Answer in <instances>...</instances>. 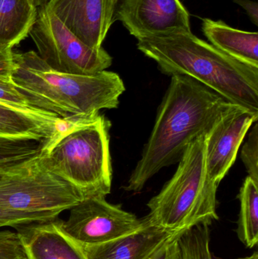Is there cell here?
<instances>
[{"label":"cell","instance_id":"obj_1","mask_svg":"<svg viewBox=\"0 0 258 259\" xmlns=\"http://www.w3.org/2000/svg\"><path fill=\"white\" fill-rule=\"evenodd\" d=\"M230 104L192 77L172 76L126 191H142L162 169L178 163L188 146L205 134Z\"/></svg>","mask_w":258,"mask_h":259},{"label":"cell","instance_id":"obj_2","mask_svg":"<svg viewBox=\"0 0 258 259\" xmlns=\"http://www.w3.org/2000/svg\"><path fill=\"white\" fill-rule=\"evenodd\" d=\"M137 49L164 74L187 76L227 101L258 113V68L242 63L192 32L137 39Z\"/></svg>","mask_w":258,"mask_h":259},{"label":"cell","instance_id":"obj_3","mask_svg":"<svg viewBox=\"0 0 258 259\" xmlns=\"http://www.w3.org/2000/svg\"><path fill=\"white\" fill-rule=\"evenodd\" d=\"M12 81L30 107L64 120L89 118L101 109H117L126 88L119 74L103 71L91 75L59 72L37 53H15Z\"/></svg>","mask_w":258,"mask_h":259},{"label":"cell","instance_id":"obj_4","mask_svg":"<svg viewBox=\"0 0 258 259\" xmlns=\"http://www.w3.org/2000/svg\"><path fill=\"white\" fill-rule=\"evenodd\" d=\"M112 124L105 115L64 120L39 155L56 175L79 190L85 199L106 197L112 190Z\"/></svg>","mask_w":258,"mask_h":259},{"label":"cell","instance_id":"obj_5","mask_svg":"<svg viewBox=\"0 0 258 259\" xmlns=\"http://www.w3.org/2000/svg\"><path fill=\"white\" fill-rule=\"evenodd\" d=\"M205 134L186 148L174 176L148 201L145 219L159 229L180 234L201 224L218 220V186L208 173Z\"/></svg>","mask_w":258,"mask_h":259},{"label":"cell","instance_id":"obj_6","mask_svg":"<svg viewBox=\"0 0 258 259\" xmlns=\"http://www.w3.org/2000/svg\"><path fill=\"white\" fill-rule=\"evenodd\" d=\"M83 199L77 189L45 164L39 152L0 175L2 209L59 216Z\"/></svg>","mask_w":258,"mask_h":259},{"label":"cell","instance_id":"obj_7","mask_svg":"<svg viewBox=\"0 0 258 259\" xmlns=\"http://www.w3.org/2000/svg\"><path fill=\"white\" fill-rule=\"evenodd\" d=\"M29 36L39 57L55 71L91 75L112 65L113 59L102 47L93 49L85 44L45 5L37 7Z\"/></svg>","mask_w":258,"mask_h":259},{"label":"cell","instance_id":"obj_8","mask_svg":"<svg viewBox=\"0 0 258 259\" xmlns=\"http://www.w3.org/2000/svg\"><path fill=\"white\" fill-rule=\"evenodd\" d=\"M66 221L57 219L59 228L80 246L102 244L139 230L145 219H138L106 197L83 199L69 210Z\"/></svg>","mask_w":258,"mask_h":259},{"label":"cell","instance_id":"obj_9","mask_svg":"<svg viewBox=\"0 0 258 259\" xmlns=\"http://www.w3.org/2000/svg\"><path fill=\"white\" fill-rule=\"evenodd\" d=\"M120 21L136 39L177 32H192L189 14L180 0H118Z\"/></svg>","mask_w":258,"mask_h":259},{"label":"cell","instance_id":"obj_10","mask_svg":"<svg viewBox=\"0 0 258 259\" xmlns=\"http://www.w3.org/2000/svg\"><path fill=\"white\" fill-rule=\"evenodd\" d=\"M257 120L258 113L231 103L206 133L208 173L218 185L234 164L248 130Z\"/></svg>","mask_w":258,"mask_h":259},{"label":"cell","instance_id":"obj_11","mask_svg":"<svg viewBox=\"0 0 258 259\" xmlns=\"http://www.w3.org/2000/svg\"><path fill=\"white\" fill-rule=\"evenodd\" d=\"M45 6L91 48L102 47L115 23V0H47Z\"/></svg>","mask_w":258,"mask_h":259},{"label":"cell","instance_id":"obj_12","mask_svg":"<svg viewBox=\"0 0 258 259\" xmlns=\"http://www.w3.org/2000/svg\"><path fill=\"white\" fill-rule=\"evenodd\" d=\"M58 219L15 229L21 237L27 259H87L83 246L59 228Z\"/></svg>","mask_w":258,"mask_h":259},{"label":"cell","instance_id":"obj_13","mask_svg":"<svg viewBox=\"0 0 258 259\" xmlns=\"http://www.w3.org/2000/svg\"><path fill=\"white\" fill-rule=\"evenodd\" d=\"M144 219L145 225L135 232L102 244L84 246L86 258L149 259L167 240L178 234L159 229Z\"/></svg>","mask_w":258,"mask_h":259},{"label":"cell","instance_id":"obj_14","mask_svg":"<svg viewBox=\"0 0 258 259\" xmlns=\"http://www.w3.org/2000/svg\"><path fill=\"white\" fill-rule=\"evenodd\" d=\"M62 119L40 109L0 104V137L43 140L57 131Z\"/></svg>","mask_w":258,"mask_h":259},{"label":"cell","instance_id":"obj_15","mask_svg":"<svg viewBox=\"0 0 258 259\" xmlns=\"http://www.w3.org/2000/svg\"><path fill=\"white\" fill-rule=\"evenodd\" d=\"M202 30L211 44L230 57L258 68V33L233 28L222 21L204 18Z\"/></svg>","mask_w":258,"mask_h":259},{"label":"cell","instance_id":"obj_16","mask_svg":"<svg viewBox=\"0 0 258 259\" xmlns=\"http://www.w3.org/2000/svg\"><path fill=\"white\" fill-rule=\"evenodd\" d=\"M36 14L32 0H0V44L13 48L24 40Z\"/></svg>","mask_w":258,"mask_h":259},{"label":"cell","instance_id":"obj_17","mask_svg":"<svg viewBox=\"0 0 258 259\" xmlns=\"http://www.w3.org/2000/svg\"><path fill=\"white\" fill-rule=\"evenodd\" d=\"M240 211L238 219L237 235L248 249L258 243V184L247 177L238 195Z\"/></svg>","mask_w":258,"mask_h":259},{"label":"cell","instance_id":"obj_18","mask_svg":"<svg viewBox=\"0 0 258 259\" xmlns=\"http://www.w3.org/2000/svg\"><path fill=\"white\" fill-rule=\"evenodd\" d=\"M210 225L201 224L180 234V259H213L210 246Z\"/></svg>","mask_w":258,"mask_h":259},{"label":"cell","instance_id":"obj_19","mask_svg":"<svg viewBox=\"0 0 258 259\" xmlns=\"http://www.w3.org/2000/svg\"><path fill=\"white\" fill-rule=\"evenodd\" d=\"M40 140L0 137V166H10L33 156L40 150Z\"/></svg>","mask_w":258,"mask_h":259},{"label":"cell","instance_id":"obj_20","mask_svg":"<svg viewBox=\"0 0 258 259\" xmlns=\"http://www.w3.org/2000/svg\"><path fill=\"white\" fill-rule=\"evenodd\" d=\"M58 218L59 215L56 214L19 212L0 208V228L9 227L17 229L24 225L49 222Z\"/></svg>","mask_w":258,"mask_h":259},{"label":"cell","instance_id":"obj_21","mask_svg":"<svg viewBox=\"0 0 258 259\" xmlns=\"http://www.w3.org/2000/svg\"><path fill=\"white\" fill-rule=\"evenodd\" d=\"M241 158L249 177L258 184V124L254 126L241 151Z\"/></svg>","mask_w":258,"mask_h":259},{"label":"cell","instance_id":"obj_22","mask_svg":"<svg viewBox=\"0 0 258 259\" xmlns=\"http://www.w3.org/2000/svg\"><path fill=\"white\" fill-rule=\"evenodd\" d=\"M0 259H27L17 231L0 230Z\"/></svg>","mask_w":258,"mask_h":259},{"label":"cell","instance_id":"obj_23","mask_svg":"<svg viewBox=\"0 0 258 259\" xmlns=\"http://www.w3.org/2000/svg\"><path fill=\"white\" fill-rule=\"evenodd\" d=\"M0 104L20 109L32 108L25 97L17 89L12 78H0Z\"/></svg>","mask_w":258,"mask_h":259},{"label":"cell","instance_id":"obj_24","mask_svg":"<svg viewBox=\"0 0 258 259\" xmlns=\"http://www.w3.org/2000/svg\"><path fill=\"white\" fill-rule=\"evenodd\" d=\"M181 234H176L167 240L149 259H180L178 239Z\"/></svg>","mask_w":258,"mask_h":259},{"label":"cell","instance_id":"obj_25","mask_svg":"<svg viewBox=\"0 0 258 259\" xmlns=\"http://www.w3.org/2000/svg\"><path fill=\"white\" fill-rule=\"evenodd\" d=\"M13 48L0 44V78L12 79L15 69V53Z\"/></svg>","mask_w":258,"mask_h":259},{"label":"cell","instance_id":"obj_26","mask_svg":"<svg viewBox=\"0 0 258 259\" xmlns=\"http://www.w3.org/2000/svg\"><path fill=\"white\" fill-rule=\"evenodd\" d=\"M236 4L239 5L249 16L253 24L258 25V4L252 0H233Z\"/></svg>","mask_w":258,"mask_h":259},{"label":"cell","instance_id":"obj_27","mask_svg":"<svg viewBox=\"0 0 258 259\" xmlns=\"http://www.w3.org/2000/svg\"><path fill=\"white\" fill-rule=\"evenodd\" d=\"M32 2H33V5L37 8L39 6L45 5L46 3L47 0H32Z\"/></svg>","mask_w":258,"mask_h":259},{"label":"cell","instance_id":"obj_28","mask_svg":"<svg viewBox=\"0 0 258 259\" xmlns=\"http://www.w3.org/2000/svg\"><path fill=\"white\" fill-rule=\"evenodd\" d=\"M236 259H258V252L257 251L254 252V253L251 254V255H248V256L242 257V258H238Z\"/></svg>","mask_w":258,"mask_h":259},{"label":"cell","instance_id":"obj_29","mask_svg":"<svg viewBox=\"0 0 258 259\" xmlns=\"http://www.w3.org/2000/svg\"><path fill=\"white\" fill-rule=\"evenodd\" d=\"M9 167V166H0V175H1L2 171H3V169L6 168V167Z\"/></svg>","mask_w":258,"mask_h":259},{"label":"cell","instance_id":"obj_30","mask_svg":"<svg viewBox=\"0 0 258 259\" xmlns=\"http://www.w3.org/2000/svg\"><path fill=\"white\" fill-rule=\"evenodd\" d=\"M115 4H116V6H117V4H118V0H115ZM117 7V6H116Z\"/></svg>","mask_w":258,"mask_h":259}]
</instances>
